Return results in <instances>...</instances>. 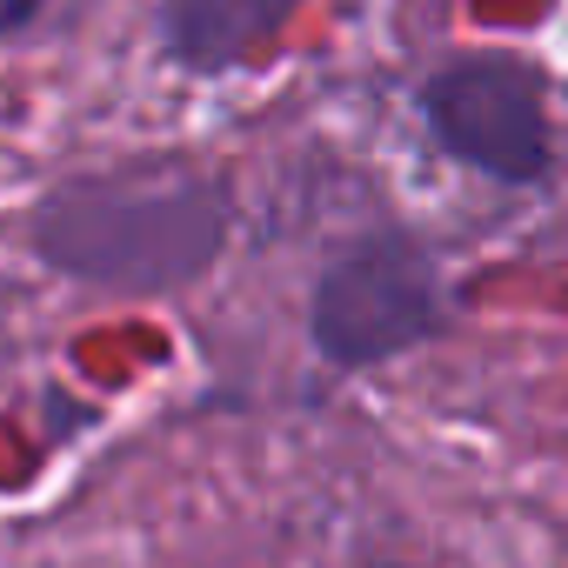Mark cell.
<instances>
[{"label": "cell", "mask_w": 568, "mask_h": 568, "mask_svg": "<svg viewBox=\"0 0 568 568\" xmlns=\"http://www.w3.org/2000/svg\"><path fill=\"white\" fill-rule=\"evenodd\" d=\"M428 134L495 181H535L548 168V108L541 81L515 54H462L422 88Z\"/></svg>", "instance_id": "3957f363"}, {"label": "cell", "mask_w": 568, "mask_h": 568, "mask_svg": "<svg viewBox=\"0 0 568 568\" xmlns=\"http://www.w3.org/2000/svg\"><path fill=\"white\" fill-rule=\"evenodd\" d=\"M295 0H161L168 54L194 74H221L247 54H261L288 28Z\"/></svg>", "instance_id": "277c9868"}, {"label": "cell", "mask_w": 568, "mask_h": 568, "mask_svg": "<svg viewBox=\"0 0 568 568\" xmlns=\"http://www.w3.org/2000/svg\"><path fill=\"white\" fill-rule=\"evenodd\" d=\"M442 328L435 254L408 234L355 241L315 288V348L342 368L388 362Z\"/></svg>", "instance_id": "7a4b0ae2"}, {"label": "cell", "mask_w": 568, "mask_h": 568, "mask_svg": "<svg viewBox=\"0 0 568 568\" xmlns=\"http://www.w3.org/2000/svg\"><path fill=\"white\" fill-rule=\"evenodd\" d=\"M221 234H227L221 187L174 161L68 181L34 214V247L54 267L108 281V288H174L214 261Z\"/></svg>", "instance_id": "6da1fadb"}]
</instances>
